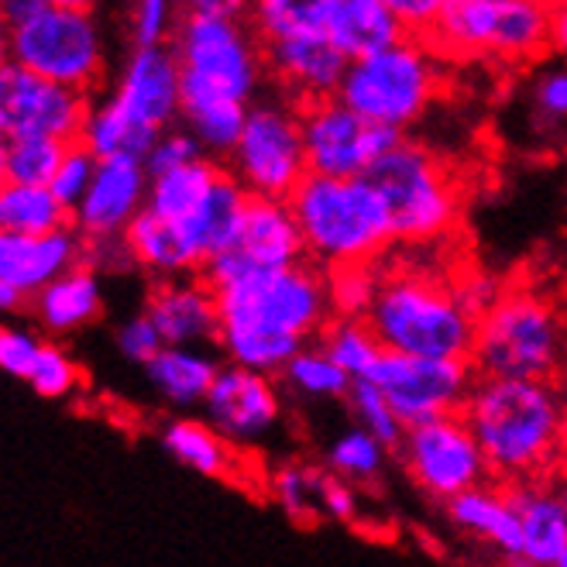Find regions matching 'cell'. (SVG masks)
<instances>
[{
    "label": "cell",
    "instance_id": "obj_1",
    "mask_svg": "<svg viewBox=\"0 0 567 567\" xmlns=\"http://www.w3.org/2000/svg\"><path fill=\"white\" fill-rule=\"evenodd\" d=\"M217 296V344L227 364L279 379L282 369L307 344H313L333 320L327 272L299 261L282 272H265L214 289Z\"/></svg>",
    "mask_w": 567,
    "mask_h": 567
},
{
    "label": "cell",
    "instance_id": "obj_2",
    "mask_svg": "<svg viewBox=\"0 0 567 567\" xmlns=\"http://www.w3.org/2000/svg\"><path fill=\"white\" fill-rule=\"evenodd\" d=\"M498 485L540 482L567 447V403L554 382L478 379L461 410Z\"/></svg>",
    "mask_w": 567,
    "mask_h": 567
},
{
    "label": "cell",
    "instance_id": "obj_3",
    "mask_svg": "<svg viewBox=\"0 0 567 567\" xmlns=\"http://www.w3.org/2000/svg\"><path fill=\"white\" fill-rule=\"evenodd\" d=\"M385 351L410 358L472 361L475 317L454 292V272L433 265H382V286L364 317Z\"/></svg>",
    "mask_w": 567,
    "mask_h": 567
},
{
    "label": "cell",
    "instance_id": "obj_4",
    "mask_svg": "<svg viewBox=\"0 0 567 567\" xmlns=\"http://www.w3.org/2000/svg\"><path fill=\"white\" fill-rule=\"evenodd\" d=\"M286 204L303 238L307 261L323 272L344 265H379L395 248L389 207L369 176H307Z\"/></svg>",
    "mask_w": 567,
    "mask_h": 567
},
{
    "label": "cell",
    "instance_id": "obj_5",
    "mask_svg": "<svg viewBox=\"0 0 567 567\" xmlns=\"http://www.w3.org/2000/svg\"><path fill=\"white\" fill-rule=\"evenodd\" d=\"M183 117V76L169 45L135 49L111 93L90 104L80 142L96 158H145L162 131Z\"/></svg>",
    "mask_w": 567,
    "mask_h": 567
},
{
    "label": "cell",
    "instance_id": "obj_6",
    "mask_svg": "<svg viewBox=\"0 0 567 567\" xmlns=\"http://www.w3.org/2000/svg\"><path fill=\"white\" fill-rule=\"evenodd\" d=\"M567 361V323L529 286H506L475 323L472 369L478 379L554 382Z\"/></svg>",
    "mask_w": 567,
    "mask_h": 567
},
{
    "label": "cell",
    "instance_id": "obj_7",
    "mask_svg": "<svg viewBox=\"0 0 567 567\" xmlns=\"http://www.w3.org/2000/svg\"><path fill=\"white\" fill-rule=\"evenodd\" d=\"M183 76V111L204 104H255L265 73V45L248 18L183 14L169 42Z\"/></svg>",
    "mask_w": 567,
    "mask_h": 567
},
{
    "label": "cell",
    "instance_id": "obj_8",
    "mask_svg": "<svg viewBox=\"0 0 567 567\" xmlns=\"http://www.w3.org/2000/svg\"><path fill=\"white\" fill-rule=\"evenodd\" d=\"M444 65H526L550 55V0H451L426 35Z\"/></svg>",
    "mask_w": 567,
    "mask_h": 567
},
{
    "label": "cell",
    "instance_id": "obj_9",
    "mask_svg": "<svg viewBox=\"0 0 567 567\" xmlns=\"http://www.w3.org/2000/svg\"><path fill=\"white\" fill-rule=\"evenodd\" d=\"M444 83V59L430 49L426 39L406 35L375 55L348 62L338 96L364 121L389 127L395 135H406L437 104Z\"/></svg>",
    "mask_w": 567,
    "mask_h": 567
},
{
    "label": "cell",
    "instance_id": "obj_10",
    "mask_svg": "<svg viewBox=\"0 0 567 567\" xmlns=\"http://www.w3.org/2000/svg\"><path fill=\"white\" fill-rule=\"evenodd\" d=\"M369 179L389 207L395 245L433 248L454 235L461 220V183L437 152L403 138Z\"/></svg>",
    "mask_w": 567,
    "mask_h": 567
},
{
    "label": "cell",
    "instance_id": "obj_11",
    "mask_svg": "<svg viewBox=\"0 0 567 567\" xmlns=\"http://www.w3.org/2000/svg\"><path fill=\"white\" fill-rule=\"evenodd\" d=\"M11 59L65 90L93 93L107 76V39L93 11L49 4L11 28Z\"/></svg>",
    "mask_w": 567,
    "mask_h": 567
},
{
    "label": "cell",
    "instance_id": "obj_12",
    "mask_svg": "<svg viewBox=\"0 0 567 567\" xmlns=\"http://www.w3.org/2000/svg\"><path fill=\"white\" fill-rule=\"evenodd\" d=\"M224 169L235 176L248 196L289 199L310 176L303 152L299 107L289 100H258L248 111L245 131L227 155Z\"/></svg>",
    "mask_w": 567,
    "mask_h": 567
},
{
    "label": "cell",
    "instance_id": "obj_13",
    "mask_svg": "<svg viewBox=\"0 0 567 567\" xmlns=\"http://www.w3.org/2000/svg\"><path fill=\"white\" fill-rule=\"evenodd\" d=\"M299 124H303V152L310 176L330 179L372 176L375 165L406 138L389 127L364 121L341 96L303 104L299 107Z\"/></svg>",
    "mask_w": 567,
    "mask_h": 567
},
{
    "label": "cell",
    "instance_id": "obj_14",
    "mask_svg": "<svg viewBox=\"0 0 567 567\" xmlns=\"http://www.w3.org/2000/svg\"><path fill=\"white\" fill-rule=\"evenodd\" d=\"M395 454L403 461L410 482L444 506L488 482L485 454L461 413L410 426Z\"/></svg>",
    "mask_w": 567,
    "mask_h": 567
},
{
    "label": "cell",
    "instance_id": "obj_15",
    "mask_svg": "<svg viewBox=\"0 0 567 567\" xmlns=\"http://www.w3.org/2000/svg\"><path fill=\"white\" fill-rule=\"evenodd\" d=\"M299 261H307V248L286 199L248 196V207L241 214L235 238H230V245L220 255L207 261V269L199 276L207 279L210 289H224L251 276L292 269Z\"/></svg>",
    "mask_w": 567,
    "mask_h": 567
},
{
    "label": "cell",
    "instance_id": "obj_16",
    "mask_svg": "<svg viewBox=\"0 0 567 567\" xmlns=\"http://www.w3.org/2000/svg\"><path fill=\"white\" fill-rule=\"evenodd\" d=\"M372 385L385 392L399 420L410 426L454 416L464 410L468 395L478 382L472 361H447V358H410L385 351L369 375Z\"/></svg>",
    "mask_w": 567,
    "mask_h": 567
},
{
    "label": "cell",
    "instance_id": "obj_17",
    "mask_svg": "<svg viewBox=\"0 0 567 567\" xmlns=\"http://www.w3.org/2000/svg\"><path fill=\"white\" fill-rule=\"evenodd\" d=\"M93 100L86 93L65 90L39 73L11 62L0 70V131L18 138H55L76 145Z\"/></svg>",
    "mask_w": 567,
    "mask_h": 567
},
{
    "label": "cell",
    "instance_id": "obj_18",
    "mask_svg": "<svg viewBox=\"0 0 567 567\" xmlns=\"http://www.w3.org/2000/svg\"><path fill=\"white\" fill-rule=\"evenodd\" d=\"M148 186L152 176L145 169V158H131V155L100 158L86 196L73 210V227L90 245L121 241L131 220L145 210Z\"/></svg>",
    "mask_w": 567,
    "mask_h": 567
},
{
    "label": "cell",
    "instance_id": "obj_19",
    "mask_svg": "<svg viewBox=\"0 0 567 567\" xmlns=\"http://www.w3.org/2000/svg\"><path fill=\"white\" fill-rule=\"evenodd\" d=\"M207 423L230 444H251L269 437L282 416V392L272 375L238 364H220V372L204 399Z\"/></svg>",
    "mask_w": 567,
    "mask_h": 567
},
{
    "label": "cell",
    "instance_id": "obj_20",
    "mask_svg": "<svg viewBox=\"0 0 567 567\" xmlns=\"http://www.w3.org/2000/svg\"><path fill=\"white\" fill-rule=\"evenodd\" d=\"M265 73L289 104L303 107L313 100L338 96L348 73V55L327 35H303L265 45Z\"/></svg>",
    "mask_w": 567,
    "mask_h": 567
},
{
    "label": "cell",
    "instance_id": "obj_21",
    "mask_svg": "<svg viewBox=\"0 0 567 567\" xmlns=\"http://www.w3.org/2000/svg\"><path fill=\"white\" fill-rule=\"evenodd\" d=\"M80 265H86V238L73 224L42 238L0 230V282L14 286L28 299Z\"/></svg>",
    "mask_w": 567,
    "mask_h": 567
},
{
    "label": "cell",
    "instance_id": "obj_22",
    "mask_svg": "<svg viewBox=\"0 0 567 567\" xmlns=\"http://www.w3.org/2000/svg\"><path fill=\"white\" fill-rule=\"evenodd\" d=\"M145 317L162 333L165 348H199L217 341V296L204 276L158 282L148 296Z\"/></svg>",
    "mask_w": 567,
    "mask_h": 567
},
{
    "label": "cell",
    "instance_id": "obj_23",
    "mask_svg": "<svg viewBox=\"0 0 567 567\" xmlns=\"http://www.w3.org/2000/svg\"><path fill=\"white\" fill-rule=\"evenodd\" d=\"M447 519L498 557H516L519 554V516L513 506L509 485H478L472 492H464L444 506Z\"/></svg>",
    "mask_w": 567,
    "mask_h": 567
},
{
    "label": "cell",
    "instance_id": "obj_24",
    "mask_svg": "<svg viewBox=\"0 0 567 567\" xmlns=\"http://www.w3.org/2000/svg\"><path fill=\"white\" fill-rule=\"evenodd\" d=\"M121 241L131 261L162 279H183L204 272V258H199L196 245L186 238V230L152 210H142L131 220Z\"/></svg>",
    "mask_w": 567,
    "mask_h": 567
},
{
    "label": "cell",
    "instance_id": "obj_25",
    "mask_svg": "<svg viewBox=\"0 0 567 567\" xmlns=\"http://www.w3.org/2000/svg\"><path fill=\"white\" fill-rule=\"evenodd\" d=\"M509 492L519 516V557L537 567H554L567 554V509L554 485L523 482L509 485Z\"/></svg>",
    "mask_w": 567,
    "mask_h": 567
},
{
    "label": "cell",
    "instance_id": "obj_26",
    "mask_svg": "<svg viewBox=\"0 0 567 567\" xmlns=\"http://www.w3.org/2000/svg\"><path fill=\"white\" fill-rule=\"evenodd\" d=\"M327 39L348 55V62H354L395 45L406 39V31L392 14L389 0H330Z\"/></svg>",
    "mask_w": 567,
    "mask_h": 567
},
{
    "label": "cell",
    "instance_id": "obj_27",
    "mask_svg": "<svg viewBox=\"0 0 567 567\" xmlns=\"http://www.w3.org/2000/svg\"><path fill=\"white\" fill-rule=\"evenodd\" d=\"M220 372L217 358H210L199 348H162L148 364L145 375L155 385V392L173 406H204L210 395V385Z\"/></svg>",
    "mask_w": 567,
    "mask_h": 567
},
{
    "label": "cell",
    "instance_id": "obj_28",
    "mask_svg": "<svg viewBox=\"0 0 567 567\" xmlns=\"http://www.w3.org/2000/svg\"><path fill=\"white\" fill-rule=\"evenodd\" d=\"M220 176H224V162H217L210 155L183 165V169L152 176L145 210H152V214H158L165 220H173V224H186L210 199V193L220 183Z\"/></svg>",
    "mask_w": 567,
    "mask_h": 567
},
{
    "label": "cell",
    "instance_id": "obj_29",
    "mask_svg": "<svg viewBox=\"0 0 567 567\" xmlns=\"http://www.w3.org/2000/svg\"><path fill=\"white\" fill-rule=\"evenodd\" d=\"M31 307H35V317L42 320V327H49L55 333H70L100 317V310H104V296H100V282L90 265H80V269L49 282L35 299H31Z\"/></svg>",
    "mask_w": 567,
    "mask_h": 567
},
{
    "label": "cell",
    "instance_id": "obj_30",
    "mask_svg": "<svg viewBox=\"0 0 567 567\" xmlns=\"http://www.w3.org/2000/svg\"><path fill=\"white\" fill-rule=\"evenodd\" d=\"M162 447L169 451L183 468L230 482L238 475V454L235 444L207 423V420H173L162 430Z\"/></svg>",
    "mask_w": 567,
    "mask_h": 567
},
{
    "label": "cell",
    "instance_id": "obj_31",
    "mask_svg": "<svg viewBox=\"0 0 567 567\" xmlns=\"http://www.w3.org/2000/svg\"><path fill=\"white\" fill-rule=\"evenodd\" d=\"M70 224H73V214L59 204L49 186L8 183L0 189V230H8V235L42 238V235H55V230Z\"/></svg>",
    "mask_w": 567,
    "mask_h": 567
},
{
    "label": "cell",
    "instance_id": "obj_32",
    "mask_svg": "<svg viewBox=\"0 0 567 567\" xmlns=\"http://www.w3.org/2000/svg\"><path fill=\"white\" fill-rule=\"evenodd\" d=\"M330 0H251L248 24L261 45L327 35Z\"/></svg>",
    "mask_w": 567,
    "mask_h": 567
},
{
    "label": "cell",
    "instance_id": "obj_33",
    "mask_svg": "<svg viewBox=\"0 0 567 567\" xmlns=\"http://www.w3.org/2000/svg\"><path fill=\"white\" fill-rule=\"evenodd\" d=\"M389 457H392V451L379 437H372L369 430L348 426V430H341L338 437L330 441L323 464H327V472L333 478H341V482L361 488V485H372V482L382 478Z\"/></svg>",
    "mask_w": 567,
    "mask_h": 567
},
{
    "label": "cell",
    "instance_id": "obj_34",
    "mask_svg": "<svg viewBox=\"0 0 567 567\" xmlns=\"http://www.w3.org/2000/svg\"><path fill=\"white\" fill-rule=\"evenodd\" d=\"M317 344L341 364V369L361 382L375 372L379 358L385 354L382 341L375 338V330L369 327V320H348V317H333L323 333L317 338Z\"/></svg>",
    "mask_w": 567,
    "mask_h": 567
},
{
    "label": "cell",
    "instance_id": "obj_35",
    "mask_svg": "<svg viewBox=\"0 0 567 567\" xmlns=\"http://www.w3.org/2000/svg\"><path fill=\"white\" fill-rule=\"evenodd\" d=\"M296 395L303 399H320V403H333V399H348L354 379L333 361L317 341L307 344L299 354H292V361L279 375Z\"/></svg>",
    "mask_w": 567,
    "mask_h": 567
},
{
    "label": "cell",
    "instance_id": "obj_36",
    "mask_svg": "<svg viewBox=\"0 0 567 567\" xmlns=\"http://www.w3.org/2000/svg\"><path fill=\"white\" fill-rule=\"evenodd\" d=\"M382 286V261L379 265H344V269L327 272V296L330 313L364 320L375 307V296Z\"/></svg>",
    "mask_w": 567,
    "mask_h": 567
},
{
    "label": "cell",
    "instance_id": "obj_37",
    "mask_svg": "<svg viewBox=\"0 0 567 567\" xmlns=\"http://www.w3.org/2000/svg\"><path fill=\"white\" fill-rule=\"evenodd\" d=\"M320 488H323V472L310 468V464H282L269 478L272 498L296 523L320 519Z\"/></svg>",
    "mask_w": 567,
    "mask_h": 567
},
{
    "label": "cell",
    "instance_id": "obj_38",
    "mask_svg": "<svg viewBox=\"0 0 567 567\" xmlns=\"http://www.w3.org/2000/svg\"><path fill=\"white\" fill-rule=\"evenodd\" d=\"M348 406H351L361 430H369L372 437H379L392 454L399 451V444H403V437H406V423L399 420V413L392 410V403L379 385H372L369 379L354 382L348 392Z\"/></svg>",
    "mask_w": 567,
    "mask_h": 567
},
{
    "label": "cell",
    "instance_id": "obj_39",
    "mask_svg": "<svg viewBox=\"0 0 567 567\" xmlns=\"http://www.w3.org/2000/svg\"><path fill=\"white\" fill-rule=\"evenodd\" d=\"M65 142L55 138H18L11 142V158H8V183L18 186H49L55 169L65 158Z\"/></svg>",
    "mask_w": 567,
    "mask_h": 567
},
{
    "label": "cell",
    "instance_id": "obj_40",
    "mask_svg": "<svg viewBox=\"0 0 567 567\" xmlns=\"http://www.w3.org/2000/svg\"><path fill=\"white\" fill-rule=\"evenodd\" d=\"M179 0H131V42L135 49L169 45L176 35Z\"/></svg>",
    "mask_w": 567,
    "mask_h": 567
},
{
    "label": "cell",
    "instance_id": "obj_41",
    "mask_svg": "<svg viewBox=\"0 0 567 567\" xmlns=\"http://www.w3.org/2000/svg\"><path fill=\"white\" fill-rule=\"evenodd\" d=\"M96 162H100V158H96L83 142H76V145L65 148V158H62V165L55 169L49 189H52V196H55L59 204H62L65 210H70V214L80 207V199L86 196V189H90V183H93V176H96Z\"/></svg>",
    "mask_w": 567,
    "mask_h": 567
},
{
    "label": "cell",
    "instance_id": "obj_42",
    "mask_svg": "<svg viewBox=\"0 0 567 567\" xmlns=\"http://www.w3.org/2000/svg\"><path fill=\"white\" fill-rule=\"evenodd\" d=\"M76 382H80V369L73 364V358L55 344H42L35 369L28 375V385L45 399H62L76 389Z\"/></svg>",
    "mask_w": 567,
    "mask_h": 567
},
{
    "label": "cell",
    "instance_id": "obj_43",
    "mask_svg": "<svg viewBox=\"0 0 567 567\" xmlns=\"http://www.w3.org/2000/svg\"><path fill=\"white\" fill-rule=\"evenodd\" d=\"M207 152L199 148V142L189 135L186 127H169V131H162V135L155 138V145L148 148L145 155V169L148 176H162V173H173V169H183V165L196 162V158H204Z\"/></svg>",
    "mask_w": 567,
    "mask_h": 567
},
{
    "label": "cell",
    "instance_id": "obj_44",
    "mask_svg": "<svg viewBox=\"0 0 567 567\" xmlns=\"http://www.w3.org/2000/svg\"><path fill=\"white\" fill-rule=\"evenodd\" d=\"M39 351H42V341L35 338V333L0 327V372L28 382L31 369H35Z\"/></svg>",
    "mask_w": 567,
    "mask_h": 567
},
{
    "label": "cell",
    "instance_id": "obj_45",
    "mask_svg": "<svg viewBox=\"0 0 567 567\" xmlns=\"http://www.w3.org/2000/svg\"><path fill=\"white\" fill-rule=\"evenodd\" d=\"M533 107L550 124L567 121V65L557 62L533 80Z\"/></svg>",
    "mask_w": 567,
    "mask_h": 567
},
{
    "label": "cell",
    "instance_id": "obj_46",
    "mask_svg": "<svg viewBox=\"0 0 567 567\" xmlns=\"http://www.w3.org/2000/svg\"><path fill=\"white\" fill-rule=\"evenodd\" d=\"M117 348H121V354H124L127 361L148 364V361L165 348V341H162V333L155 330V323L142 313V317L127 320V323L117 330Z\"/></svg>",
    "mask_w": 567,
    "mask_h": 567
},
{
    "label": "cell",
    "instance_id": "obj_47",
    "mask_svg": "<svg viewBox=\"0 0 567 567\" xmlns=\"http://www.w3.org/2000/svg\"><path fill=\"white\" fill-rule=\"evenodd\" d=\"M506 286H498L488 272H482V269H457L454 272V292H457V299L464 303V310H468L475 320L495 303L498 299V292H503Z\"/></svg>",
    "mask_w": 567,
    "mask_h": 567
},
{
    "label": "cell",
    "instance_id": "obj_48",
    "mask_svg": "<svg viewBox=\"0 0 567 567\" xmlns=\"http://www.w3.org/2000/svg\"><path fill=\"white\" fill-rule=\"evenodd\" d=\"M447 4L451 0H389L392 14L399 18L410 39H426Z\"/></svg>",
    "mask_w": 567,
    "mask_h": 567
},
{
    "label": "cell",
    "instance_id": "obj_49",
    "mask_svg": "<svg viewBox=\"0 0 567 567\" xmlns=\"http://www.w3.org/2000/svg\"><path fill=\"white\" fill-rule=\"evenodd\" d=\"M361 513V503H358V488L333 478L327 468H323V488H320V516L333 519V523H354Z\"/></svg>",
    "mask_w": 567,
    "mask_h": 567
},
{
    "label": "cell",
    "instance_id": "obj_50",
    "mask_svg": "<svg viewBox=\"0 0 567 567\" xmlns=\"http://www.w3.org/2000/svg\"><path fill=\"white\" fill-rule=\"evenodd\" d=\"M186 14H214V18H248L251 0H179Z\"/></svg>",
    "mask_w": 567,
    "mask_h": 567
},
{
    "label": "cell",
    "instance_id": "obj_51",
    "mask_svg": "<svg viewBox=\"0 0 567 567\" xmlns=\"http://www.w3.org/2000/svg\"><path fill=\"white\" fill-rule=\"evenodd\" d=\"M550 55H557V62L567 65V0H550V42H547Z\"/></svg>",
    "mask_w": 567,
    "mask_h": 567
},
{
    "label": "cell",
    "instance_id": "obj_52",
    "mask_svg": "<svg viewBox=\"0 0 567 567\" xmlns=\"http://www.w3.org/2000/svg\"><path fill=\"white\" fill-rule=\"evenodd\" d=\"M45 8H49V0H0V21L8 28H18L35 14H42Z\"/></svg>",
    "mask_w": 567,
    "mask_h": 567
},
{
    "label": "cell",
    "instance_id": "obj_53",
    "mask_svg": "<svg viewBox=\"0 0 567 567\" xmlns=\"http://www.w3.org/2000/svg\"><path fill=\"white\" fill-rule=\"evenodd\" d=\"M31 303V299L24 296V292H18L14 286H8V282H0V313H18V310H24Z\"/></svg>",
    "mask_w": 567,
    "mask_h": 567
},
{
    "label": "cell",
    "instance_id": "obj_54",
    "mask_svg": "<svg viewBox=\"0 0 567 567\" xmlns=\"http://www.w3.org/2000/svg\"><path fill=\"white\" fill-rule=\"evenodd\" d=\"M8 158H11V138L0 131V189L8 186Z\"/></svg>",
    "mask_w": 567,
    "mask_h": 567
},
{
    "label": "cell",
    "instance_id": "obj_55",
    "mask_svg": "<svg viewBox=\"0 0 567 567\" xmlns=\"http://www.w3.org/2000/svg\"><path fill=\"white\" fill-rule=\"evenodd\" d=\"M14 59H11V28L0 21V70H4V65H11Z\"/></svg>",
    "mask_w": 567,
    "mask_h": 567
},
{
    "label": "cell",
    "instance_id": "obj_56",
    "mask_svg": "<svg viewBox=\"0 0 567 567\" xmlns=\"http://www.w3.org/2000/svg\"><path fill=\"white\" fill-rule=\"evenodd\" d=\"M55 8H73V11H96L100 0H49Z\"/></svg>",
    "mask_w": 567,
    "mask_h": 567
},
{
    "label": "cell",
    "instance_id": "obj_57",
    "mask_svg": "<svg viewBox=\"0 0 567 567\" xmlns=\"http://www.w3.org/2000/svg\"><path fill=\"white\" fill-rule=\"evenodd\" d=\"M554 492H557V498H560V506L567 509V468L557 475V485H554Z\"/></svg>",
    "mask_w": 567,
    "mask_h": 567
},
{
    "label": "cell",
    "instance_id": "obj_58",
    "mask_svg": "<svg viewBox=\"0 0 567 567\" xmlns=\"http://www.w3.org/2000/svg\"><path fill=\"white\" fill-rule=\"evenodd\" d=\"M498 567H537V564H533V560H526V557H503V560H498Z\"/></svg>",
    "mask_w": 567,
    "mask_h": 567
},
{
    "label": "cell",
    "instance_id": "obj_59",
    "mask_svg": "<svg viewBox=\"0 0 567 567\" xmlns=\"http://www.w3.org/2000/svg\"><path fill=\"white\" fill-rule=\"evenodd\" d=\"M554 567H567V554H564V557H560V560H557Z\"/></svg>",
    "mask_w": 567,
    "mask_h": 567
},
{
    "label": "cell",
    "instance_id": "obj_60",
    "mask_svg": "<svg viewBox=\"0 0 567 567\" xmlns=\"http://www.w3.org/2000/svg\"><path fill=\"white\" fill-rule=\"evenodd\" d=\"M554 4H557V0H554Z\"/></svg>",
    "mask_w": 567,
    "mask_h": 567
}]
</instances>
